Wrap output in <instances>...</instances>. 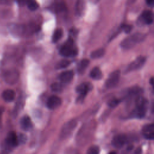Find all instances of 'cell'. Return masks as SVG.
Masks as SVG:
<instances>
[{
	"label": "cell",
	"mask_w": 154,
	"mask_h": 154,
	"mask_svg": "<svg viewBox=\"0 0 154 154\" xmlns=\"http://www.w3.org/2000/svg\"><path fill=\"white\" fill-rule=\"evenodd\" d=\"M141 17L144 22L147 24H151L153 22V13L150 10H145L143 12Z\"/></svg>",
	"instance_id": "16"
},
{
	"label": "cell",
	"mask_w": 154,
	"mask_h": 154,
	"mask_svg": "<svg viewBox=\"0 0 154 154\" xmlns=\"http://www.w3.org/2000/svg\"><path fill=\"white\" fill-rule=\"evenodd\" d=\"M105 53V51L104 49L99 48V49H96V50L92 51L91 52L90 57L93 59L99 58L103 57Z\"/></svg>",
	"instance_id": "18"
},
{
	"label": "cell",
	"mask_w": 154,
	"mask_h": 154,
	"mask_svg": "<svg viewBox=\"0 0 154 154\" xmlns=\"http://www.w3.org/2000/svg\"><path fill=\"white\" fill-rule=\"evenodd\" d=\"M122 29H123L126 33H129L131 31L132 29V26L131 25H125L122 26Z\"/></svg>",
	"instance_id": "29"
},
{
	"label": "cell",
	"mask_w": 154,
	"mask_h": 154,
	"mask_svg": "<svg viewBox=\"0 0 154 154\" xmlns=\"http://www.w3.org/2000/svg\"><path fill=\"white\" fill-rule=\"evenodd\" d=\"M85 9V2L83 1H78L76 4V11L79 15H81Z\"/></svg>",
	"instance_id": "20"
},
{
	"label": "cell",
	"mask_w": 154,
	"mask_h": 154,
	"mask_svg": "<svg viewBox=\"0 0 154 154\" xmlns=\"http://www.w3.org/2000/svg\"><path fill=\"white\" fill-rule=\"evenodd\" d=\"M135 108L131 113V117L141 119L144 117L148 107V100L143 96H137L135 99Z\"/></svg>",
	"instance_id": "1"
},
{
	"label": "cell",
	"mask_w": 154,
	"mask_h": 154,
	"mask_svg": "<svg viewBox=\"0 0 154 154\" xmlns=\"http://www.w3.org/2000/svg\"><path fill=\"white\" fill-rule=\"evenodd\" d=\"M20 125L21 128L24 131H29L32 128V123L30 117L28 116L22 117L20 121Z\"/></svg>",
	"instance_id": "13"
},
{
	"label": "cell",
	"mask_w": 154,
	"mask_h": 154,
	"mask_svg": "<svg viewBox=\"0 0 154 154\" xmlns=\"http://www.w3.org/2000/svg\"><path fill=\"white\" fill-rule=\"evenodd\" d=\"M16 96L14 91L12 89H6L2 93V97L6 102H12Z\"/></svg>",
	"instance_id": "15"
},
{
	"label": "cell",
	"mask_w": 154,
	"mask_h": 154,
	"mask_svg": "<svg viewBox=\"0 0 154 154\" xmlns=\"http://www.w3.org/2000/svg\"><path fill=\"white\" fill-rule=\"evenodd\" d=\"M120 75V72L119 70H114L111 73H110L105 82L106 87L109 88L115 87L119 81Z\"/></svg>",
	"instance_id": "7"
},
{
	"label": "cell",
	"mask_w": 154,
	"mask_h": 154,
	"mask_svg": "<svg viewBox=\"0 0 154 154\" xmlns=\"http://www.w3.org/2000/svg\"><path fill=\"white\" fill-rule=\"evenodd\" d=\"M92 85L90 83L87 82H84L81 84H79L76 87V92L79 93V98L78 100H82L86 94L88 93V92L91 89Z\"/></svg>",
	"instance_id": "8"
},
{
	"label": "cell",
	"mask_w": 154,
	"mask_h": 154,
	"mask_svg": "<svg viewBox=\"0 0 154 154\" xmlns=\"http://www.w3.org/2000/svg\"><path fill=\"white\" fill-rule=\"evenodd\" d=\"M63 35V31L60 28H57L53 33L52 35V42L54 43H57L61 38Z\"/></svg>",
	"instance_id": "19"
},
{
	"label": "cell",
	"mask_w": 154,
	"mask_h": 154,
	"mask_svg": "<svg viewBox=\"0 0 154 154\" xmlns=\"http://www.w3.org/2000/svg\"><path fill=\"white\" fill-rule=\"evenodd\" d=\"M19 145L17 135L14 131H10L8 133L3 143V151L7 152L13 148Z\"/></svg>",
	"instance_id": "4"
},
{
	"label": "cell",
	"mask_w": 154,
	"mask_h": 154,
	"mask_svg": "<svg viewBox=\"0 0 154 154\" xmlns=\"http://www.w3.org/2000/svg\"><path fill=\"white\" fill-rule=\"evenodd\" d=\"M60 54L64 57H71L76 55L77 49L74 45L73 38H69L65 42L60 49Z\"/></svg>",
	"instance_id": "2"
},
{
	"label": "cell",
	"mask_w": 154,
	"mask_h": 154,
	"mask_svg": "<svg viewBox=\"0 0 154 154\" xmlns=\"http://www.w3.org/2000/svg\"><path fill=\"white\" fill-rule=\"evenodd\" d=\"M149 82H150V84H151L152 85H153V77H152V78L150 79Z\"/></svg>",
	"instance_id": "33"
},
{
	"label": "cell",
	"mask_w": 154,
	"mask_h": 154,
	"mask_svg": "<svg viewBox=\"0 0 154 154\" xmlns=\"http://www.w3.org/2000/svg\"><path fill=\"white\" fill-rule=\"evenodd\" d=\"M66 9V5L63 2H57L55 4V10L57 12L63 11Z\"/></svg>",
	"instance_id": "24"
},
{
	"label": "cell",
	"mask_w": 154,
	"mask_h": 154,
	"mask_svg": "<svg viewBox=\"0 0 154 154\" xmlns=\"http://www.w3.org/2000/svg\"><path fill=\"white\" fill-rule=\"evenodd\" d=\"M74 73L72 70H67L62 72L60 76L59 79L63 83H69L73 79Z\"/></svg>",
	"instance_id": "14"
},
{
	"label": "cell",
	"mask_w": 154,
	"mask_h": 154,
	"mask_svg": "<svg viewBox=\"0 0 154 154\" xmlns=\"http://www.w3.org/2000/svg\"><path fill=\"white\" fill-rule=\"evenodd\" d=\"M17 138H18L19 144V143L23 144L26 141V136L25 134H20L19 135L17 136Z\"/></svg>",
	"instance_id": "28"
},
{
	"label": "cell",
	"mask_w": 154,
	"mask_h": 154,
	"mask_svg": "<svg viewBox=\"0 0 154 154\" xmlns=\"http://www.w3.org/2000/svg\"><path fill=\"white\" fill-rule=\"evenodd\" d=\"M19 78V72L15 69L7 70L4 74V79L6 83L13 85L16 84Z\"/></svg>",
	"instance_id": "5"
},
{
	"label": "cell",
	"mask_w": 154,
	"mask_h": 154,
	"mask_svg": "<svg viewBox=\"0 0 154 154\" xmlns=\"http://www.w3.org/2000/svg\"><path fill=\"white\" fill-rule=\"evenodd\" d=\"M70 62L68 60H66V59L61 60L56 64L55 68L57 69H61L66 68V67H67V66H69L70 65Z\"/></svg>",
	"instance_id": "21"
},
{
	"label": "cell",
	"mask_w": 154,
	"mask_h": 154,
	"mask_svg": "<svg viewBox=\"0 0 154 154\" xmlns=\"http://www.w3.org/2000/svg\"><path fill=\"white\" fill-rule=\"evenodd\" d=\"M120 99H118L117 98H113L108 101V105L111 108H114V107L116 106L120 103Z\"/></svg>",
	"instance_id": "27"
},
{
	"label": "cell",
	"mask_w": 154,
	"mask_h": 154,
	"mask_svg": "<svg viewBox=\"0 0 154 154\" xmlns=\"http://www.w3.org/2000/svg\"><path fill=\"white\" fill-rule=\"evenodd\" d=\"M90 76L93 79L99 80L102 78L103 75L99 67H95L91 70L90 73Z\"/></svg>",
	"instance_id": "17"
},
{
	"label": "cell",
	"mask_w": 154,
	"mask_h": 154,
	"mask_svg": "<svg viewBox=\"0 0 154 154\" xmlns=\"http://www.w3.org/2000/svg\"><path fill=\"white\" fill-rule=\"evenodd\" d=\"M100 149L97 146L94 145L90 147L87 150V154H99Z\"/></svg>",
	"instance_id": "25"
},
{
	"label": "cell",
	"mask_w": 154,
	"mask_h": 154,
	"mask_svg": "<svg viewBox=\"0 0 154 154\" xmlns=\"http://www.w3.org/2000/svg\"><path fill=\"white\" fill-rule=\"evenodd\" d=\"M142 134L144 138L147 140H153L154 138V125L153 123L147 124L143 126Z\"/></svg>",
	"instance_id": "12"
},
{
	"label": "cell",
	"mask_w": 154,
	"mask_h": 154,
	"mask_svg": "<svg viewBox=\"0 0 154 154\" xmlns=\"http://www.w3.org/2000/svg\"><path fill=\"white\" fill-rule=\"evenodd\" d=\"M126 137L125 134H117L112 140V145L116 148H121L126 142Z\"/></svg>",
	"instance_id": "10"
},
{
	"label": "cell",
	"mask_w": 154,
	"mask_h": 154,
	"mask_svg": "<svg viewBox=\"0 0 154 154\" xmlns=\"http://www.w3.org/2000/svg\"><path fill=\"white\" fill-rule=\"evenodd\" d=\"M134 154H142V149L141 147H138L135 151Z\"/></svg>",
	"instance_id": "32"
},
{
	"label": "cell",
	"mask_w": 154,
	"mask_h": 154,
	"mask_svg": "<svg viewBox=\"0 0 154 154\" xmlns=\"http://www.w3.org/2000/svg\"><path fill=\"white\" fill-rule=\"evenodd\" d=\"M109 154H116V153L115 152H114V151H112V152H111Z\"/></svg>",
	"instance_id": "35"
},
{
	"label": "cell",
	"mask_w": 154,
	"mask_h": 154,
	"mask_svg": "<svg viewBox=\"0 0 154 154\" xmlns=\"http://www.w3.org/2000/svg\"><path fill=\"white\" fill-rule=\"evenodd\" d=\"M88 64H89V60L88 59L82 60L78 65V71L79 72H82L87 67Z\"/></svg>",
	"instance_id": "22"
},
{
	"label": "cell",
	"mask_w": 154,
	"mask_h": 154,
	"mask_svg": "<svg viewBox=\"0 0 154 154\" xmlns=\"http://www.w3.org/2000/svg\"><path fill=\"white\" fill-rule=\"evenodd\" d=\"M76 126V122L74 120H72L67 122L62 127L61 133H60V137L62 138L67 137L73 131Z\"/></svg>",
	"instance_id": "6"
},
{
	"label": "cell",
	"mask_w": 154,
	"mask_h": 154,
	"mask_svg": "<svg viewBox=\"0 0 154 154\" xmlns=\"http://www.w3.org/2000/svg\"><path fill=\"white\" fill-rule=\"evenodd\" d=\"M146 3L147 4V5L150 7H153L154 5V1L152 0H147L146 1Z\"/></svg>",
	"instance_id": "31"
},
{
	"label": "cell",
	"mask_w": 154,
	"mask_h": 154,
	"mask_svg": "<svg viewBox=\"0 0 154 154\" xmlns=\"http://www.w3.org/2000/svg\"><path fill=\"white\" fill-rule=\"evenodd\" d=\"M61 103H62V100L61 98H60L57 96L53 95V96H51L48 98L46 102V106H48V108L51 109H54L58 108V106H60Z\"/></svg>",
	"instance_id": "11"
},
{
	"label": "cell",
	"mask_w": 154,
	"mask_h": 154,
	"mask_svg": "<svg viewBox=\"0 0 154 154\" xmlns=\"http://www.w3.org/2000/svg\"><path fill=\"white\" fill-rule=\"evenodd\" d=\"M3 112H4V108L1 106L0 107V128L2 125V116Z\"/></svg>",
	"instance_id": "30"
},
{
	"label": "cell",
	"mask_w": 154,
	"mask_h": 154,
	"mask_svg": "<svg viewBox=\"0 0 154 154\" xmlns=\"http://www.w3.org/2000/svg\"><path fill=\"white\" fill-rule=\"evenodd\" d=\"M144 38V35L141 33L132 34L125 38L121 43L120 45L123 49H131L137 43L140 42Z\"/></svg>",
	"instance_id": "3"
},
{
	"label": "cell",
	"mask_w": 154,
	"mask_h": 154,
	"mask_svg": "<svg viewBox=\"0 0 154 154\" xmlns=\"http://www.w3.org/2000/svg\"><path fill=\"white\" fill-rule=\"evenodd\" d=\"M51 88L54 92H60L63 90V86L60 83L54 82L51 85Z\"/></svg>",
	"instance_id": "26"
},
{
	"label": "cell",
	"mask_w": 154,
	"mask_h": 154,
	"mask_svg": "<svg viewBox=\"0 0 154 154\" xmlns=\"http://www.w3.org/2000/svg\"><path fill=\"white\" fill-rule=\"evenodd\" d=\"M146 58L143 56H140L137 57L134 61H132L127 67V72L135 70L141 68L145 63Z\"/></svg>",
	"instance_id": "9"
},
{
	"label": "cell",
	"mask_w": 154,
	"mask_h": 154,
	"mask_svg": "<svg viewBox=\"0 0 154 154\" xmlns=\"http://www.w3.org/2000/svg\"><path fill=\"white\" fill-rule=\"evenodd\" d=\"M26 4H27V6H28V8L31 11H34V10H37L38 8V6H39L37 2L35 1H27Z\"/></svg>",
	"instance_id": "23"
},
{
	"label": "cell",
	"mask_w": 154,
	"mask_h": 154,
	"mask_svg": "<svg viewBox=\"0 0 154 154\" xmlns=\"http://www.w3.org/2000/svg\"><path fill=\"white\" fill-rule=\"evenodd\" d=\"M0 154H8V153H7V152H6L5 151L2 150V151H0Z\"/></svg>",
	"instance_id": "34"
}]
</instances>
